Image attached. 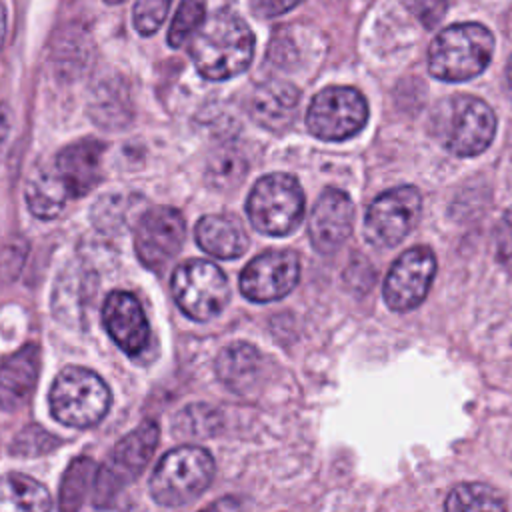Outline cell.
I'll return each instance as SVG.
<instances>
[{"instance_id":"cell-20","label":"cell","mask_w":512,"mask_h":512,"mask_svg":"<svg viewBox=\"0 0 512 512\" xmlns=\"http://www.w3.org/2000/svg\"><path fill=\"white\" fill-rule=\"evenodd\" d=\"M262 354L248 342L228 344L216 358L218 380L236 394H248L262 374Z\"/></svg>"},{"instance_id":"cell-32","label":"cell","mask_w":512,"mask_h":512,"mask_svg":"<svg viewBox=\"0 0 512 512\" xmlns=\"http://www.w3.org/2000/svg\"><path fill=\"white\" fill-rule=\"evenodd\" d=\"M300 2L302 0H252V12L258 18H274L292 10Z\"/></svg>"},{"instance_id":"cell-31","label":"cell","mask_w":512,"mask_h":512,"mask_svg":"<svg viewBox=\"0 0 512 512\" xmlns=\"http://www.w3.org/2000/svg\"><path fill=\"white\" fill-rule=\"evenodd\" d=\"M494 244H496V256L498 260L512 270V210H508L496 232H494Z\"/></svg>"},{"instance_id":"cell-5","label":"cell","mask_w":512,"mask_h":512,"mask_svg":"<svg viewBox=\"0 0 512 512\" xmlns=\"http://www.w3.org/2000/svg\"><path fill=\"white\" fill-rule=\"evenodd\" d=\"M52 416L72 428L96 426L110 408V390L92 370L64 368L48 394Z\"/></svg>"},{"instance_id":"cell-16","label":"cell","mask_w":512,"mask_h":512,"mask_svg":"<svg viewBox=\"0 0 512 512\" xmlns=\"http://www.w3.org/2000/svg\"><path fill=\"white\" fill-rule=\"evenodd\" d=\"M102 320L110 338L128 356H136L148 346L150 326L140 302L130 292H110L104 300Z\"/></svg>"},{"instance_id":"cell-33","label":"cell","mask_w":512,"mask_h":512,"mask_svg":"<svg viewBox=\"0 0 512 512\" xmlns=\"http://www.w3.org/2000/svg\"><path fill=\"white\" fill-rule=\"evenodd\" d=\"M6 22H8V18H6V6H4V2H0V48H2L4 38H6Z\"/></svg>"},{"instance_id":"cell-24","label":"cell","mask_w":512,"mask_h":512,"mask_svg":"<svg viewBox=\"0 0 512 512\" xmlns=\"http://www.w3.org/2000/svg\"><path fill=\"white\" fill-rule=\"evenodd\" d=\"M126 90L120 80H104L96 92L92 102V114L102 124H122V114L128 112L126 108Z\"/></svg>"},{"instance_id":"cell-34","label":"cell","mask_w":512,"mask_h":512,"mask_svg":"<svg viewBox=\"0 0 512 512\" xmlns=\"http://www.w3.org/2000/svg\"><path fill=\"white\" fill-rule=\"evenodd\" d=\"M506 90H508V96L512 98V58L506 66Z\"/></svg>"},{"instance_id":"cell-28","label":"cell","mask_w":512,"mask_h":512,"mask_svg":"<svg viewBox=\"0 0 512 512\" xmlns=\"http://www.w3.org/2000/svg\"><path fill=\"white\" fill-rule=\"evenodd\" d=\"M172 0H136L132 10L134 28L142 36L154 34L166 20Z\"/></svg>"},{"instance_id":"cell-15","label":"cell","mask_w":512,"mask_h":512,"mask_svg":"<svg viewBox=\"0 0 512 512\" xmlns=\"http://www.w3.org/2000/svg\"><path fill=\"white\" fill-rule=\"evenodd\" d=\"M352 220L354 206L350 196L336 188L324 190L316 200L308 222L314 250L320 254H334L340 250L352 232Z\"/></svg>"},{"instance_id":"cell-29","label":"cell","mask_w":512,"mask_h":512,"mask_svg":"<svg viewBox=\"0 0 512 512\" xmlns=\"http://www.w3.org/2000/svg\"><path fill=\"white\" fill-rule=\"evenodd\" d=\"M54 444H58V440L52 434H48L44 428L32 424L16 436L12 452L18 456H36V454L52 450Z\"/></svg>"},{"instance_id":"cell-2","label":"cell","mask_w":512,"mask_h":512,"mask_svg":"<svg viewBox=\"0 0 512 512\" xmlns=\"http://www.w3.org/2000/svg\"><path fill=\"white\" fill-rule=\"evenodd\" d=\"M494 36L482 24H454L436 34L428 50V70L444 82H464L478 76L490 62Z\"/></svg>"},{"instance_id":"cell-13","label":"cell","mask_w":512,"mask_h":512,"mask_svg":"<svg viewBox=\"0 0 512 512\" xmlns=\"http://www.w3.org/2000/svg\"><path fill=\"white\" fill-rule=\"evenodd\" d=\"M102 152L104 144L100 140H80L62 148L54 160L42 168L56 190L66 200H74L90 192L100 182Z\"/></svg>"},{"instance_id":"cell-9","label":"cell","mask_w":512,"mask_h":512,"mask_svg":"<svg viewBox=\"0 0 512 512\" xmlns=\"http://www.w3.org/2000/svg\"><path fill=\"white\" fill-rule=\"evenodd\" d=\"M368 120V104L356 88L330 86L320 90L306 112L308 130L320 140H346Z\"/></svg>"},{"instance_id":"cell-11","label":"cell","mask_w":512,"mask_h":512,"mask_svg":"<svg viewBox=\"0 0 512 512\" xmlns=\"http://www.w3.org/2000/svg\"><path fill=\"white\" fill-rule=\"evenodd\" d=\"M186 236L184 218L176 208L156 206L148 208L134 232V250L140 262L154 270L162 272L168 262L180 252Z\"/></svg>"},{"instance_id":"cell-25","label":"cell","mask_w":512,"mask_h":512,"mask_svg":"<svg viewBox=\"0 0 512 512\" xmlns=\"http://www.w3.org/2000/svg\"><path fill=\"white\" fill-rule=\"evenodd\" d=\"M220 414L204 404H192L184 408L174 422V434L184 438H208L218 430Z\"/></svg>"},{"instance_id":"cell-10","label":"cell","mask_w":512,"mask_h":512,"mask_svg":"<svg viewBox=\"0 0 512 512\" xmlns=\"http://www.w3.org/2000/svg\"><path fill=\"white\" fill-rule=\"evenodd\" d=\"M420 208L422 198L414 186H400L380 194L366 212V240L376 248L396 246L418 222Z\"/></svg>"},{"instance_id":"cell-12","label":"cell","mask_w":512,"mask_h":512,"mask_svg":"<svg viewBox=\"0 0 512 512\" xmlns=\"http://www.w3.org/2000/svg\"><path fill=\"white\" fill-rule=\"evenodd\" d=\"M436 272V258L428 246L408 248L388 270L384 280V302L394 312L416 308L428 294Z\"/></svg>"},{"instance_id":"cell-22","label":"cell","mask_w":512,"mask_h":512,"mask_svg":"<svg viewBox=\"0 0 512 512\" xmlns=\"http://www.w3.org/2000/svg\"><path fill=\"white\" fill-rule=\"evenodd\" d=\"M96 474H98V468L92 458L80 456L74 462H70L60 486V508L78 510L84 504L88 490L94 486Z\"/></svg>"},{"instance_id":"cell-35","label":"cell","mask_w":512,"mask_h":512,"mask_svg":"<svg viewBox=\"0 0 512 512\" xmlns=\"http://www.w3.org/2000/svg\"><path fill=\"white\" fill-rule=\"evenodd\" d=\"M106 4H120V2H124V0H104Z\"/></svg>"},{"instance_id":"cell-18","label":"cell","mask_w":512,"mask_h":512,"mask_svg":"<svg viewBox=\"0 0 512 512\" xmlns=\"http://www.w3.org/2000/svg\"><path fill=\"white\" fill-rule=\"evenodd\" d=\"M300 92L282 80L260 84L250 96V116L266 130H284L290 126L298 108Z\"/></svg>"},{"instance_id":"cell-30","label":"cell","mask_w":512,"mask_h":512,"mask_svg":"<svg viewBox=\"0 0 512 512\" xmlns=\"http://www.w3.org/2000/svg\"><path fill=\"white\" fill-rule=\"evenodd\" d=\"M400 2L426 28L436 26L446 12V0H400Z\"/></svg>"},{"instance_id":"cell-8","label":"cell","mask_w":512,"mask_h":512,"mask_svg":"<svg viewBox=\"0 0 512 512\" xmlns=\"http://www.w3.org/2000/svg\"><path fill=\"white\" fill-rule=\"evenodd\" d=\"M172 296L192 320L206 322L218 316L230 298L224 272L208 260H188L172 274Z\"/></svg>"},{"instance_id":"cell-1","label":"cell","mask_w":512,"mask_h":512,"mask_svg":"<svg viewBox=\"0 0 512 512\" xmlns=\"http://www.w3.org/2000/svg\"><path fill=\"white\" fill-rule=\"evenodd\" d=\"M188 52L206 80H228L248 68L254 54V34L238 14L220 10L192 34Z\"/></svg>"},{"instance_id":"cell-6","label":"cell","mask_w":512,"mask_h":512,"mask_svg":"<svg viewBox=\"0 0 512 512\" xmlns=\"http://www.w3.org/2000/svg\"><path fill=\"white\" fill-rule=\"evenodd\" d=\"M246 212L256 230L270 236L290 234L304 216V192L290 174L262 176L248 194Z\"/></svg>"},{"instance_id":"cell-21","label":"cell","mask_w":512,"mask_h":512,"mask_svg":"<svg viewBox=\"0 0 512 512\" xmlns=\"http://www.w3.org/2000/svg\"><path fill=\"white\" fill-rule=\"evenodd\" d=\"M52 508L48 490L30 476L6 474L0 476V510H34L44 512Z\"/></svg>"},{"instance_id":"cell-3","label":"cell","mask_w":512,"mask_h":512,"mask_svg":"<svg viewBox=\"0 0 512 512\" xmlns=\"http://www.w3.org/2000/svg\"><path fill=\"white\" fill-rule=\"evenodd\" d=\"M432 132L454 156H476L492 142L496 116L480 98L456 94L434 110Z\"/></svg>"},{"instance_id":"cell-23","label":"cell","mask_w":512,"mask_h":512,"mask_svg":"<svg viewBox=\"0 0 512 512\" xmlns=\"http://www.w3.org/2000/svg\"><path fill=\"white\" fill-rule=\"evenodd\" d=\"M444 508L450 512L460 510H504L506 502L502 496L486 484H458L446 496Z\"/></svg>"},{"instance_id":"cell-14","label":"cell","mask_w":512,"mask_h":512,"mask_svg":"<svg viewBox=\"0 0 512 512\" xmlns=\"http://www.w3.org/2000/svg\"><path fill=\"white\" fill-rule=\"evenodd\" d=\"M300 278V260L290 250H268L240 274V290L252 302H272L286 296Z\"/></svg>"},{"instance_id":"cell-17","label":"cell","mask_w":512,"mask_h":512,"mask_svg":"<svg viewBox=\"0 0 512 512\" xmlns=\"http://www.w3.org/2000/svg\"><path fill=\"white\" fill-rule=\"evenodd\" d=\"M40 352L36 344H26L8 356L0 366V408L14 412L22 408L38 382Z\"/></svg>"},{"instance_id":"cell-7","label":"cell","mask_w":512,"mask_h":512,"mask_svg":"<svg viewBox=\"0 0 512 512\" xmlns=\"http://www.w3.org/2000/svg\"><path fill=\"white\" fill-rule=\"evenodd\" d=\"M160 430L152 420H144L112 450L108 462L98 470L94 482V506H110L116 494L142 474L158 446Z\"/></svg>"},{"instance_id":"cell-19","label":"cell","mask_w":512,"mask_h":512,"mask_svg":"<svg viewBox=\"0 0 512 512\" xmlns=\"http://www.w3.org/2000/svg\"><path fill=\"white\" fill-rule=\"evenodd\" d=\"M198 246L216 258H238L248 250V234L242 222L232 214H208L196 224Z\"/></svg>"},{"instance_id":"cell-26","label":"cell","mask_w":512,"mask_h":512,"mask_svg":"<svg viewBox=\"0 0 512 512\" xmlns=\"http://www.w3.org/2000/svg\"><path fill=\"white\" fill-rule=\"evenodd\" d=\"M206 20V0H180V6L168 28V44L180 48Z\"/></svg>"},{"instance_id":"cell-4","label":"cell","mask_w":512,"mask_h":512,"mask_svg":"<svg viewBox=\"0 0 512 512\" xmlns=\"http://www.w3.org/2000/svg\"><path fill=\"white\" fill-rule=\"evenodd\" d=\"M214 460L208 450L180 446L162 456L150 476V494L160 506L176 508L198 498L212 482Z\"/></svg>"},{"instance_id":"cell-27","label":"cell","mask_w":512,"mask_h":512,"mask_svg":"<svg viewBox=\"0 0 512 512\" xmlns=\"http://www.w3.org/2000/svg\"><path fill=\"white\" fill-rule=\"evenodd\" d=\"M244 172H246V160L234 150H224V152H218L208 162L206 178L212 188L228 190L242 182Z\"/></svg>"}]
</instances>
